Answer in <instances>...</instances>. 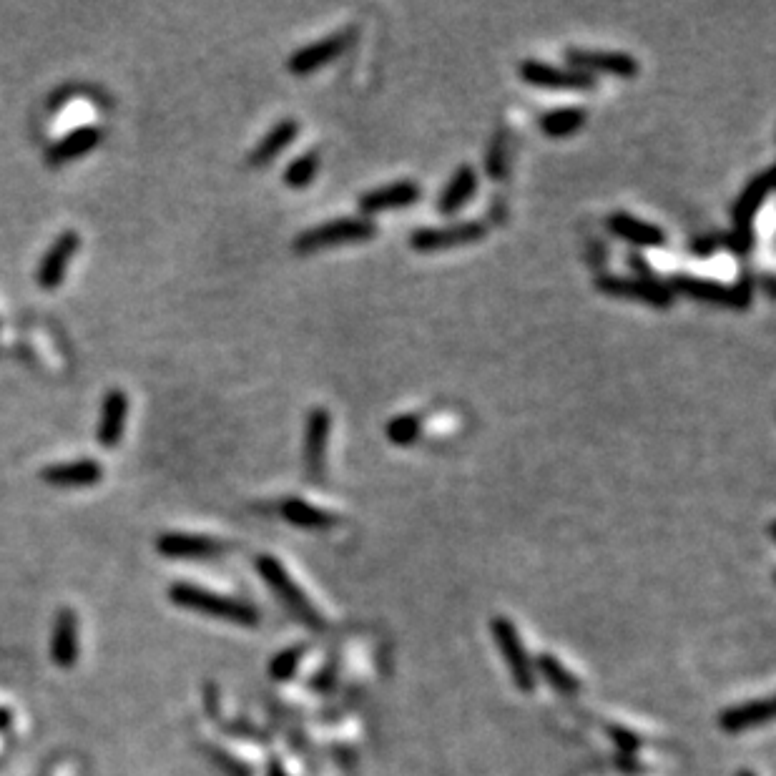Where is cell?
Segmentation results:
<instances>
[{"instance_id":"e0dca14e","label":"cell","mask_w":776,"mask_h":776,"mask_svg":"<svg viewBox=\"0 0 776 776\" xmlns=\"http://www.w3.org/2000/svg\"><path fill=\"white\" fill-rule=\"evenodd\" d=\"M422 196L420 186L415 181H395V184L380 186V189L367 191L360 199V209L365 214H377V211L390 209H407V206L417 204Z\"/></svg>"},{"instance_id":"ba28073f","label":"cell","mask_w":776,"mask_h":776,"mask_svg":"<svg viewBox=\"0 0 776 776\" xmlns=\"http://www.w3.org/2000/svg\"><path fill=\"white\" fill-rule=\"evenodd\" d=\"M520 78L528 86L548 88V91H591L596 88V78L588 73L576 71V68H556L543 61H523L520 63Z\"/></svg>"},{"instance_id":"ac0fdd59","label":"cell","mask_w":776,"mask_h":776,"mask_svg":"<svg viewBox=\"0 0 776 776\" xmlns=\"http://www.w3.org/2000/svg\"><path fill=\"white\" fill-rule=\"evenodd\" d=\"M608 227H611V232L616 234V237L626 239V242L633 244V247L658 249L666 244V234H663V229H658L656 224H651V221L636 219V216L626 214V211L613 214L611 219H608Z\"/></svg>"},{"instance_id":"3957f363","label":"cell","mask_w":776,"mask_h":776,"mask_svg":"<svg viewBox=\"0 0 776 776\" xmlns=\"http://www.w3.org/2000/svg\"><path fill=\"white\" fill-rule=\"evenodd\" d=\"M377 234V227L362 216H345V219L324 221L319 227L307 229L294 239V252L312 254L319 249L340 247V244H360Z\"/></svg>"},{"instance_id":"d4e9b609","label":"cell","mask_w":776,"mask_h":776,"mask_svg":"<svg viewBox=\"0 0 776 776\" xmlns=\"http://www.w3.org/2000/svg\"><path fill=\"white\" fill-rule=\"evenodd\" d=\"M586 124V111L583 108H556V111H548V114L540 119V129L550 139H566L573 136L576 131L583 129Z\"/></svg>"},{"instance_id":"603a6c76","label":"cell","mask_w":776,"mask_h":776,"mask_svg":"<svg viewBox=\"0 0 776 776\" xmlns=\"http://www.w3.org/2000/svg\"><path fill=\"white\" fill-rule=\"evenodd\" d=\"M299 136V124L294 119H284L264 136L257 144V149L249 154V164L252 166H269L294 139Z\"/></svg>"},{"instance_id":"44dd1931","label":"cell","mask_w":776,"mask_h":776,"mask_svg":"<svg viewBox=\"0 0 776 776\" xmlns=\"http://www.w3.org/2000/svg\"><path fill=\"white\" fill-rule=\"evenodd\" d=\"M769 194H771V169H766L761 171L759 176H754V179L746 184V189L739 194V199H736L734 211H731V216H734V229H751V221H754L756 211L764 206V201L769 199Z\"/></svg>"},{"instance_id":"277c9868","label":"cell","mask_w":776,"mask_h":776,"mask_svg":"<svg viewBox=\"0 0 776 776\" xmlns=\"http://www.w3.org/2000/svg\"><path fill=\"white\" fill-rule=\"evenodd\" d=\"M490 633H493L495 643H498L500 653H503V661L508 666V674L513 679V686L523 694H533L535 691V671L533 663H530L528 651L523 646V638H520L518 628L510 618L495 616L490 621Z\"/></svg>"},{"instance_id":"f546056e","label":"cell","mask_w":776,"mask_h":776,"mask_svg":"<svg viewBox=\"0 0 776 776\" xmlns=\"http://www.w3.org/2000/svg\"><path fill=\"white\" fill-rule=\"evenodd\" d=\"M608 736L616 741V746L623 751V754H636L643 744L641 736H638L636 731L623 729V726H608Z\"/></svg>"},{"instance_id":"d6a6232c","label":"cell","mask_w":776,"mask_h":776,"mask_svg":"<svg viewBox=\"0 0 776 776\" xmlns=\"http://www.w3.org/2000/svg\"><path fill=\"white\" fill-rule=\"evenodd\" d=\"M204 701H206V716L216 719V716H219V689H216L214 684H206Z\"/></svg>"},{"instance_id":"836d02e7","label":"cell","mask_w":776,"mask_h":776,"mask_svg":"<svg viewBox=\"0 0 776 776\" xmlns=\"http://www.w3.org/2000/svg\"><path fill=\"white\" fill-rule=\"evenodd\" d=\"M616 761H618V764H616L618 769L626 771V774H641V771H646L641 766V761L636 759V754H621Z\"/></svg>"},{"instance_id":"9a60e30c","label":"cell","mask_w":776,"mask_h":776,"mask_svg":"<svg viewBox=\"0 0 776 776\" xmlns=\"http://www.w3.org/2000/svg\"><path fill=\"white\" fill-rule=\"evenodd\" d=\"M126 415H129V397L124 390H108L103 397V410H101V422H98V445L103 450H116L119 448L121 437L126 430Z\"/></svg>"},{"instance_id":"484cf974","label":"cell","mask_w":776,"mask_h":776,"mask_svg":"<svg viewBox=\"0 0 776 776\" xmlns=\"http://www.w3.org/2000/svg\"><path fill=\"white\" fill-rule=\"evenodd\" d=\"M538 671L545 676V681L556 691H561V694L573 696L581 691V679L573 676L571 671H568L556 656H550V653H543V656L538 658Z\"/></svg>"},{"instance_id":"d590c367","label":"cell","mask_w":776,"mask_h":776,"mask_svg":"<svg viewBox=\"0 0 776 776\" xmlns=\"http://www.w3.org/2000/svg\"><path fill=\"white\" fill-rule=\"evenodd\" d=\"M267 776H289L287 769H284V764L279 759H272L267 766Z\"/></svg>"},{"instance_id":"ffe728a7","label":"cell","mask_w":776,"mask_h":776,"mask_svg":"<svg viewBox=\"0 0 776 776\" xmlns=\"http://www.w3.org/2000/svg\"><path fill=\"white\" fill-rule=\"evenodd\" d=\"M771 716H774V701L766 696L759 701H746L744 706H734V709H726L719 716V726L726 734H741L746 729H754V726L769 724Z\"/></svg>"},{"instance_id":"4316f807","label":"cell","mask_w":776,"mask_h":776,"mask_svg":"<svg viewBox=\"0 0 776 776\" xmlns=\"http://www.w3.org/2000/svg\"><path fill=\"white\" fill-rule=\"evenodd\" d=\"M317 171L319 154L317 151H309V154L297 156V159L284 169V184H287L289 189H307L314 181V176H317Z\"/></svg>"},{"instance_id":"83f0119b","label":"cell","mask_w":776,"mask_h":776,"mask_svg":"<svg viewBox=\"0 0 776 776\" xmlns=\"http://www.w3.org/2000/svg\"><path fill=\"white\" fill-rule=\"evenodd\" d=\"M304 653H307V646H304V643L284 648V651L277 653V656L272 658V663H269V676H272L274 681H289L294 674H297Z\"/></svg>"},{"instance_id":"4fadbf2b","label":"cell","mask_w":776,"mask_h":776,"mask_svg":"<svg viewBox=\"0 0 776 776\" xmlns=\"http://www.w3.org/2000/svg\"><path fill=\"white\" fill-rule=\"evenodd\" d=\"M332 417L324 407H314L307 415V430H304V470L312 480H319L324 473V453H327V437Z\"/></svg>"},{"instance_id":"7a4b0ae2","label":"cell","mask_w":776,"mask_h":776,"mask_svg":"<svg viewBox=\"0 0 776 776\" xmlns=\"http://www.w3.org/2000/svg\"><path fill=\"white\" fill-rule=\"evenodd\" d=\"M257 571L264 578L269 588L279 596V601L287 606L289 613H294V618L304 623L312 631H324V618L322 613L314 608V603L304 596L302 588L292 581V576L287 573V568L277 561L274 556H259L257 558Z\"/></svg>"},{"instance_id":"2e32d148","label":"cell","mask_w":776,"mask_h":776,"mask_svg":"<svg viewBox=\"0 0 776 776\" xmlns=\"http://www.w3.org/2000/svg\"><path fill=\"white\" fill-rule=\"evenodd\" d=\"M101 478V463L91 458L76 460V463L48 465L41 470V480L46 485H53V488H91V485L101 483Z\"/></svg>"},{"instance_id":"d6986e66","label":"cell","mask_w":776,"mask_h":776,"mask_svg":"<svg viewBox=\"0 0 776 776\" xmlns=\"http://www.w3.org/2000/svg\"><path fill=\"white\" fill-rule=\"evenodd\" d=\"M103 139V131L98 126H83V129L71 131V134L63 136L61 141L51 146L46 151V164L48 166H63L68 161L78 159V156H86L88 151L98 149Z\"/></svg>"},{"instance_id":"7402d4cb","label":"cell","mask_w":776,"mask_h":776,"mask_svg":"<svg viewBox=\"0 0 776 776\" xmlns=\"http://www.w3.org/2000/svg\"><path fill=\"white\" fill-rule=\"evenodd\" d=\"M475 191H478V174H475L473 166H460L453 174V179L448 181V186L442 189L437 211L445 216H453L455 211H460L468 204Z\"/></svg>"},{"instance_id":"5bb4252c","label":"cell","mask_w":776,"mask_h":776,"mask_svg":"<svg viewBox=\"0 0 776 776\" xmlns=\"http://www.w3.org/2000/svg\"><path fill=\"white\" fill-rule=\"evenodd\" d=\"M81 653L78 643V616L73 608H61L53 618L51 631V658L58 669H73Z\"/></svg>"},{"instance_id":"30bf717a","label":"cell","mask_w":776,"mask_h":776,"mask_svg":"<svg viewBox=\"0 0 776 776\" xmlns=\"http://www.w3.org/2000/svg\"><path fill=\"white\" fill-rule=\"evenodd\" d=\"M566 58L576 71L588 73V76H591V71L611 73V76H621V78H633L638 73V61L631 56V53L568 48Z\"/></svg>"},{"instance_id":"4dcf8cb0","label":"cell","mask_w":776,"mask_h":776,"mask_svg":"<svg viewBox=\"0 0 776 776\" xmlns=\"http://www.w3.org/2000/svg\"><path fill=\"white\" fill-rule=\"evenodd\" d=\"M726 247L736 254H749L754 247V229H734L726 237Z\"/></svg>"},{"instance_id":"8992f818","label":"cell","mask_w":776,"mask_h":776,"mask_svg":"<svg viewBox=\"0 0 776 776\" xmlns=\"http://www.w3.org/2000/svg\"><path fill=\"white\" fill-rule=\"evenodd\" d=\"M485 237L483 221H460V224H448V227H425L417 229L410 237L412 249L417 252H445V249L468 247V244L480 242Z\"/></svg>"},{"instance_id":"52a82bcc","label":"cell","mask_w":776,"mask_h":776,"mask_svg":"<svg viewBox=\"0 0 776 776\" xmlns=\"http://www.w3.org/2000/svg\"><path fill=\"white\" fill-rule=\"evenodd\" d=\"M596 287L608 297L638 299L656 309H669L674 304V292L669 284L656 282L651 277H601Z\"/></svg>"},{"instance_id":"cb8c5ba5","label":"cell","mask_w":776,"mask_h":776,"mask_svg":"<svg viewBox=\"0 0 776 776\" xmlns=\"http://www.w3.org/2000/svg\"><path fill=\"white\" fill-rule=\"evenodd\" d=\"M282 515L287 523L304 530H327L337 523V518L327 510H319L302 498H287L282 503Z\"/></svg>"},{"instance_id":"6da1fadb","label":"cell","mask_w":776,"mask_h":776,"mask_svg":"<svg viewBox=\"0 0 776 776\" xmlns=\"http://www.w3.org/2000/svg\"><path fill=\"white\" fill-rule=\"evenodd\" d=\"M169 601L174 606L186 608V611L204 613V616L221 618V621H229L234 626L244 628H257L262 616H259L257 608L247 601H237V598L219 596V593H211L206 588L194 586V583H174L169 588Z\"/></svg>"},{"instance_id":"1f68e13d","label":"cell","mask_w":776,"mask_h":776,"mask_svg":"<svg viewBox=\"0 0 776 776\" xmlns=\"http://www.w3.org/2000/svg\"><path fill=\"white\" fill-rule=\"evenodd\" d=\"M488 174L493 179H503L505 174V154H503V139L493 141V149L488 154Z\"/></svg>"},{"instance_id":"74e56055","label":"cell","mask_w":776,"mask_h":776,"mask_svg":"<svg viewBox=\"0 0 776 776\" xmlns=\"http://www.w3.org/2000/svg\"><path fill=\"white\" fill-rule=\"evenodd\" d=\"M736 776H756V774H754V771H749V769H741Z\"/></svg>"},{"instance_id":"8d00e7d4","label":"cell","mask_w":776,"mask_h":776,"mask_svg":"<svg viewBox=\"0 0 776 776\" xmlns=\"http://www.w3.org/2000/svg\"><path fill=\"white\" fill-rule=\"evenodd\" d=\"M13 726V714L0 706V731H8Z\"/></svg>"},{"instance_id":"7c38bea8","label":"cell","mask_w":776,"mask_h":776,"mask_svg":"<svg viewBox=\"0 0 776 776\" xmlns=\"http://www.w3.org/2000/svg\"><path fill=\"white\" fill-rule=\"evenodd\" d=\"M156 550L166 558H214L224 556L229 543L194 533H164L156 540Z\"/></svg>"},{"instance_id":"f1b7e54d","label":"cell","mask_w":776,"mask_h":776,"mask_svg":"<svg viewBox=\"0 0 776 776\" xmlns=\"http://www.w3.org/2000/svg\"><path fill=\"white\" fill-rule=\"evenodd\" d=\"M420 432V415H400L387 422V437H390V442H395V445H412V442L420 437Z\"/></svg>"},{"instance_id":"5b68a950","label":"cell","mask_w":776,"mask_h":776,"mask_svg":"<svg viewBox=\"0 0 776 776\" xmlns=\"http://www.w3.org/2000/svg\"><path fill=\"white\" fill-rule=\"evenodd\" d=\"M671 292H681L686 297L701 299V302L716 304L726 309H746L751 304V284L746 279L736 284L716 282L706 277H691V274H679L671 279Z\"/></svg>"},{"instance_id":"8fae6325","label":"cell","mask_w":776,"mask_h":776,"mask_svg":"<svg viewBox=\"0 0 776 776\" xmlns=\"http://www.w3.org/2000/svg\"><path fill=\"white\" fill-rule=\"evenodd\" d=\"M78 247H81V237H78V232L68 229V232L58 234L56 242L48 247V252L43 254L41 264H38L36 279L38 284H41V289L53 292V289L61 287L63 277H66L68 262L76 257Z\"/></svg>"},{"instance_id":"e575fe53","label":"cell","mask_w":776,"mask_h":776,"mask_svg":"<svg viewBox=\"0 0 776 776\" xmlns=\"http://www.w3.org/2000/svg\"><path fill=\"white\" fill-rule=\"evenodd\" d=\"M214 756L221 761V766H224V769H227L232 776H249V771L244 769V766H239V761L232 759V756L221 754V751H216Z\"/></svg>"},{"instance_id":"9c48e42d","label":"cell","mask_w":776,"mask_h":776,"mask_svg":"<svg viewBox=\"0 0 776 776\" xmlns=\"http://www.w3.org/2000/svg\"><path fill=\"white\" fill-rule=\"evenodd\" d=\"M352 38H355V31L347 28V31L335 33V36H327L317 43H309V46L299 48V51H294L292 56H289L287 68L292 73H297V76H309V73L319 71V68H324L327 63L335 61V58H340L342 53L347 51V46L352 43Z\"/></svg>"}]
</instances>
